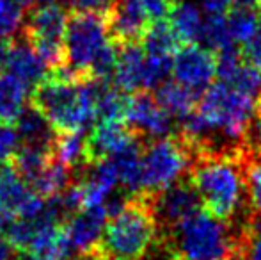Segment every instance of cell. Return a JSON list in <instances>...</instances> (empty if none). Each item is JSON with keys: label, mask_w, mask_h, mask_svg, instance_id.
<instances>
[{"label": "cell", "mask_w": 261, "mask_h": 260, "mask_svg": "<svg viewBox=\"0 0 261 260\" xmlns=\"http://www.w3.org/2000/svg\"><path fill=\"white\" fill-rule=\"evenodd\" d=\"M244 241V221L237 226L199 208L160 232L158 243L172 260H242Z\"/></svg>", "instance_id": "1"}, {"label": "cell", "mask_w": 261, "mask_h": 260, "mask_svg": "<svg viewBox=\"0 0 261 260\" xmlns=\"http://www.w3.org/2000/svg\"><path fill=\"white\" fill-rule=\"evenodd\" d=\"M189 182L208 214L233 223L247 196L242 150L237 153L197 152L189 171Z\"/></svg>", "instance_id": "2"}, {"label": "cell", "mask_w": 261, "mask_h": 260, "mask_svg": "<svg viewBox=\"0 0 261 260\" xmlns=\"http://www.w3.org/2000/svg\"><path fill=\"white\" fill-rule=\"evenodd\" d=\"M160 241V225L144 193L130 195L117 214L110 216L96 255L100 260H144Z\"/></svg>", "instance_id": "3"}, {"label": "cell", "mask_w": 261, "mask_h": 260, "mask_svg": "<svg viewBox=\"0 0 261 260\" xmlns=\"http://www.w3.org/2000/svg\"><path fill=\"white\" fill-rule=\"evenodd\" d=\"M32 102L55 132H82L96 120L93 80H62L46 77L32 91Z\"/></svg>", "instance_id": "4"}, {"label": "cell", "mask_w": 261, "mask_h": 260, "mask_svg": "<svg viewBox=\"0 0 261 260\" xmlns=\"http://www.w3.org/2000/svg\"><path fill=\"white\" fill-rule=\"evenodd\" d=\"M112 43L116 41L110 34L105 11L71 9L64 36V66L76 79L89 80L94 63Z\"/></svg>", "instance_id": "5"}, {"label": "cell", "mask_w": 261, "mask_h": 260, "mask_svg": "<svg viewBox=\"0 0 261 260\" xmlns=\"http://www.w3.org/2000/svg\"><path fill=\"white\" fill-rule=\"evenodd\" d=\"M194 155L192 145L179 134L146 141L141 160L142 193L155 195L181 182L190 171Z\"/></svg>", "instance_id": "6"}, {"label": "cell", "mask_w": 261, "mask_h": 260, "mask_svg": "<svg viewBox=\"0 0 261 260\" xmlns=\"http://www.w3.org/2000/svg\"><path fill=\"white\" fill-rule=\"evenodd\" d=\"M68 16L69 13L64 7L52 2L34 7L25 21V39L52 69L66 64L64 36Z\"/></svg>", "instance_id": "7"}, {"label": "cell", "mask_w": 261, "mask_h": 260, "mask_svg": "<svg viewBox=\"0 0 261 260\" xmlns=\"http://www.w3.org/2000/svg\"><path fill=\"white\" fill-rule=\"evenodd\" d=\"M172 73L176 82L203 94L217 75V56L206 46L185 45L172 57Z\"/></svg>", "instance_id": "8"}, {"label": "cell", "mask_w": 261, "mask_h": 260, "mask_svg": "<svg viewBox=\"0 0 261 260\" xmlns=\"http://www.w3.org/2000/svg\"><path fill=\"white\" fill-rule=\"evenodd\" d=\"M148 198L156 216L158 225H160V232L171 228L176 223L183 221L190 214L203 208L196 189L189 180L178 182L155 195H148Z\"/></svg>", "instance_id": "9"}, {"label": "cell", "mask_w": 261, "mask_h": 260, "mask_svg": "<svg viewBox=\"0 0 261 260\" xmlns=\"http://www.w3.org/2000/svg\"><path fill=\"white\" fill-rule=\"evenodd\" d=\"M126 125L139 137H144V141H149V139L169 135L172 129V120L171 114L158 104L155 97H151L146 91H141V93H135L134 97H130Z\"/></svg>", "instance_id": "10"}, {"label": "cell", "mask_w": 261, "mask_h": 260, "mask_svg": "<svg viewBox=\"0 0 261 260\" xmlns=\"http://www.w3.org/2000/svg\"><path fill=\"white\" fill-rule=\"evenodd\" d=\"M107 216L109 214L105 210V205H98V207L80 208L66 219L62 228L69 246L76 255H89L96 251L107 226Z\"/></svg>", "instance_id": "11"}, {"label": "cell", "mask_w": 261, "mask_h": 260, "mask_svg": "<svg viewBox=\"0 0 261 260\" xmlns=\"http://www.w3.org/2000/svg\"><path fill=\"white\" fill-rule=\"evenodd\" d=\"M114 41H141L146 29L153 23L142 0H112L105 11Z\"/></svg>", "instance_id": "12"}, {"label": "cell", "mask_w": 261, "mask_h": 260, "mask_svg": "<svg viewBox=\"0 0 261 260\" xmlns=\"http://www.w3.org/2000/svg\"><path fill=\"white\" fill-rule=\"evenodd\" d=\"M46 198L38 196L11 164L0 166V205L16 216H34Z\"/></svg>", "instance_id": "13"}, {"label": "cell", "mask_w": 261, "mask_h": 260, "mask_svg": "<svg viewBox=\"0 0 261 260\" xmlns=\"http://www.w3.org/2000/svg\"><path fill=\"white\" fill-rule=\"evenodd\" d=\"M137 139L142 137H139L126 123L100 122L87 135V162L89 166L101 162V160L123 152L124 148L134 145Z\"/></svg>", "instance_id": "14"}, {"label": "cell", "mask_w": 261, "mask_h": 260, "mask_svg": "<svg viewBox=\"0 0 261 260\" xmlns=\"http://www.w3.org/2000/svg\"><path fill=\"white\" fill-rule=\"evenodd\" d=\"M4 68H6V73L13 75L27 87H36L39 82H43L50 69L48 64L41 59V56L32 49L27 39L11 43V49L4 61Z\"/></svg>", "instance_id": "15"}, {"label": "cell", "mask_w": 261, "mask_h": 260, "mask_svg": "<svg viewBox=\"0 0 261 260\" xmlns=\"http://www.w3.org/2000/svg\"><path fill=\"white\" fill-rule=\"evenodd\" d=\"M144 63L146 52L141 41L119 43L117 63L114 69V84L126 93L144 87Z\"/></svg>", "instance_id": "16"}, {"label": "cell", "mask_w": 261, "mask_h": 260, "mask_svg": "<svg viewBox=\"0 0 261 260\" xmlns=\"http://www.w3.org/2000/svg\"><path fill=\"white\" fill-rule=\"evenodd\" d=\"M169 23L172 31L185 45H197L203 36L204 16L201 9L192 2H176L169 13Z\"/></svg>", "instance_id": "17"}, {"label": "cell", "mask_w": 261, "mask_h": 260, "mask_svg": "<svg viewBox=\"0 0 261 260\" xmlns=\"http://www.w3.org/2000/svg\"><path fill=\"white\" fill-rule=\"evenodd\" d=\"M94 93H96V118L100 122H126L130 97L126 91L119 89L114 84L110 86L109 80H93Z\"/></svg>", "instance_id": "18"}, {"label": "cell", "mask_w": 261, "mask_h": 260, "mask_svg": "<svg viewBox=\"0 0 261 260\" xmlns=\"http://www.w3.org/2000/svg\"><path fill=\"white\" fill-rule=\"evenodd\" d=\"M20 139L23 145H34V146H45V148H54V141L57 132L50 122L34 107H25V111L20 114V118L14 122Z\"/></svg>", "instance_id": "19"}, {"label": "cell", "mask_w": 261, "mask_h": 260, "mask_svg": "<svg viewBox=\"0 0 261 260\" xmlns=\"http://www.w3.org/2000/svg\"><path fill=\"white\" fill-rule=\"evenodd\" d=\"M156 100L165 111L171 116L183 120L196 111L197 104H199V94L194 93L192 89L181 86L179 82H171L165 80L162 86H158L156 89Z\"/></svg>", "instance_id": "20"}, {"label": "cell", "mask_w": 261, "mask_h": 260, "mask_svg": "<svg viewBox=\"0 0 261 260\" xmlns=\"http://www.w3.org/2000/svg\"><path fill=\"white\" fill-rule=\"evenodd\" d=\"M54 157L69 171L87 168V137H84L82 132H57Z\"/></svg>", "instance_id": "21"}, {"label": "cell", "mask_w": 261, "mask_h": 260, "mask_svg": "<svg viewBox=\"0 0 261 260\" xmlns=\"http://www.w3.org/2000/svg\"><path fill=\"white\" fill-rule=\"evenodd\" d=\"M27 89L23 82L9 73L0 75V123H13L25 111Z\"/></svg>", "instance_id": "22"}, {"label": "cell", "mask_w": 261, "mask_h": 260, "mask_svg": "<svg viewBox=\"0 0 261 260\" xmlns=\"http://www.w3.org/2000/svg\"><path fill=\"white\" fill-rule=\"evenodd\" d=\"M179 38L167 20L153 21L141 38V45L148 56L172 57L179 49Z\"/></svg>", "instance_id": "23"}, {"label": "cell", "mask_w": 261, "mask_h": 260, "mask_svg": "<svg viewBox=\"0 0 261 260\" xmlns=\"http://www.w3.org/2000/svg\"><path fill=\"white\" fill-rule=\"evenodd\" d=\"M226 20L234 45L245 46L256 38L259 20L256 9H252V7H234L229 13H226Z\"/></svg>", "instance_id": "24"}, {"label": "cell", "mask_w": 261, "mask_h": 260, "mask_svg": "<svg viewBox=\"0 0 261 260\" xmlns=\"http://www.w3.org/2000/svg\"><path fill=\"white\" fill-rule=\"evenodd\" d=\"M201 41L206 45L215 54H222L227 50H234L233 38L229 34V27H227L226 14H208L204 18V27H203V36Z\"/></svg>", "instance_id": "25"}, {"label": "cell", "mask_w": 261, "mask_h": 260, "mask_svg": "<svg viewBox=\"0 0 261 260\" xmlns=\"http://www.w3.org/2000/svg\"><path fill=\"white\" fill-rule=\"evenodd\" d=\"M25 21L23 6L18 0H0V38L14 36Z\"/></svg>", "instance_id": "26"}, {"label": "cell", "mask_w": 261, "mask_h": 260, "mask_svg": "<svg viewBox=\"0 0 261 260\" xmlns=\"http://www.w3.org/2000/svg\"><path fill=\"white\" fill-rule=\"evenodd\" d=\"M171 72H172V57L148 56V54H146L144 89H151V87L162 86Z\"/></svg>", "instance_id": "27"}, {"label": "cell", "mask_w": 261, "mask_h": 260, "mask_svg": "<svg viewBox=\"0 0 261 260\" xmlns=\"http://www.w3.org/2000/svg\"><path fill=\"white\" fill-rule=\"evenodd\" d=\"M20 134L14 123H0V164H9L20 150Z\"/></svg>", "instance_id": "28"}, {"label": "cell", "mask_w": 261, "mask_h": 260, "mask_svg": "<svg viewBox=\"0 0 261 260\" xmlns=\"http://www.w3.org/2000/svg\"><path fill=\"white\" fill-rule=\"evenodd\" d=\"M201 6L208 14H226L234 7H256L259 0H201Z\"/></svg>", "instance_id": "29"}, {"label": "cell", "mask_w": 261, "mask_h": 260, "mask_svg": "<svg viewBox=\"0 0 261 260\" xmlns=\"http://www.w3.org/2000/svg\"><path fill=\"white\" fill-rule=\"evenodd\" d=\"M144 2V7L148 11L151 21H158V20H165L171 13L172 6L174 4L171 0H142Z\"/></svg>", "instance_id": "30"}, {"label": "cell", "mask_w": 261, "mask_h": 260, "mask_svg": "<svg viewBox=\"0 0 261 260\" xmlns=\"http://www.w3.org/2000/svg\"><path fill=\"white\" fill-rule=\"evenodd\" d=\"M242 260H261V237L251 235L247 230H245V241L242 248Z\"/></svg>", "instance_id": "31"}, {"label": "cell", "mask_w": 261, "mask_h": 260, "mask_svg": "<svg viewBox=\"0 0 261 260\" xmlns=\"http://www.w3.org/2000/svg\"><path fill=\"white\" fill-rule=\"evenodd\" d=\"M242 57H244L245 63L249 66H252L261 75V43L259 41L252 39L249 45H245L244 49H242Z\"/></svg>", "instance_id": "32"}, {"label": "cell", "mask_w": 261, "mask_h": 260, "mask_svg": "<svg viewBox=\"0 0 261 260\" xmlns=\"http://www.w3.org/2000/svg\"><path fill=\"white\" fill-rule=\"evenodd\" d=\"M73 9L79 11H107L112 0H68Z\"/></svg>", "instance_id": "33"}, {"label": "cell", "mask_w": 261, "mask_h": 260, "mask_svg": "<svg viewBox=\"0 0 261 260\" xmlns=\"http://www.w3.org/2000/svg\"><path fill=\"white\" fill-rule=\"evenodd\" d=\"M244 226L251 235L261 237V214H251L249 212L247 218L244 219Z\"/></svg>", "instance_id": "34"}, {"label": "cell", "mask_w": 261, "mask_h": 260, "mask_svg": "<svg viewBox=\"0 0 261 260\" xmlns=\"http://www.w3.org/2000/svg\"><path fill=\"white\" fill-rule=\"evenodd\" d=\"M14 248L7 243V239L0 237V260H14Z\"/></svg>", "instance_id": "35"}, {"label": "cell", "mask_w": 261, "mask_h": 260, "mask_svg": "<svg viewBox=\"0 0 261 260\" xmlns=\"http://www.w3.org/2000/svg\"><path fill=\"white\" fill-rule=\"evenodd\" d=\"M11 223H13V214H11L7 208H4L2 205H0V233L6 232V230L9 228Z\"/></svg>", "instance_id": "36"}, {"label": "cell", "mask_w": 261, "mask_h": 260, "mask_svg": "<svg viewBox=\"0 0 261 260\" xmlns=\"http://www.w3.org/2000/svg\"><path fill=\"white\" fill-rule=\"evenodd\" d=\"M18 2L21 4V6H34V4H52L54 0H18Z\"/></svg>", "instance_id": "37"}, {"label": "cell", "mask_w": 261, "mask_h": 260, "mask_svg": "<svg viewBox=\"0 0 261 260\" xmlns=\"http://www.w3.org/2000/svg\"><path fill=\"white\" fill-rule=\"evenodd\" d=\"M254 39L261 43V16H259V20H258V31H256V38Z\"/></svg>", "instance_id": "38"}, {"label": "cell", "mask_w": 261, "mask_h": 260, "mask_svg": "<svg viewBox=\"0 0 261 260\" xmlns=\"http://www.w3.org/2000/svg\"><path fill=\"white\" fill-rule=\"evenodd\" d=\"M20 260H46V258H41V257H36V255H25L23 258Z\"/></svg>", "instance_id": "39"}, {"label": "cell", "mask_w": 261, "mask_h": 260, "mask_svg": "<svg viewBox=\"0 0 261 260\" xmlns=\"http://www.w3.org/2000/svg\"><path fill=\"white\" fill-rule=\"evenodd\" d=\"M171 2H172V4H176V2H178V0H171Z\"/></svg>", "instance_id": "40"}, {"label": "cell", "mask_w": 261, "mask_h": 260, "mask_svg": "<svg viewBox=\"0 0 261 260\" xmlns=\"http://www.w3.org/2000/svg\"><path fill=\"white\" fill-rule=\"evenodd\" d=\"M259 6H261V0H259Z\"/></svg>", "instance_id": "41"}]
</instances>
